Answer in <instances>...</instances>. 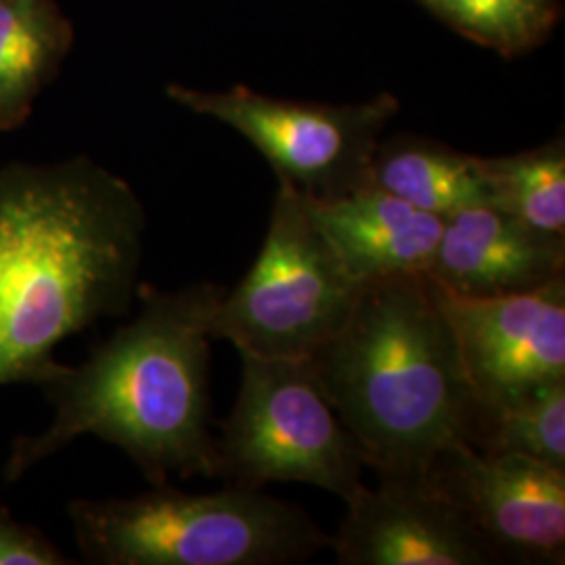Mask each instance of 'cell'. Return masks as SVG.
<instances>
[{
	"mask_svg": "<svg viewBox=\"0 0 565 565\" xmlns=\"http://www.w3.org/2000/svg\"><path fill=\"white\" fill-rule=\"evenodd\" d=\"M345 505L329 545L340 565L503 564L463 507L429 478H380Z\"/></svg>",
	"mask_w": 565,
	"mask_h": 565,
	"instance_id": "30bf717a",
	"label": "cell"
},
{
	"mask_svg": "<svg viewBox=\"0 0 565 565\" xmlns=\"http://www.w3.org/2000/svg\"><path fill=\"white\" fill-rule=\"evenodd\" d=\"M55 0H0V130L28 120L72 46Z\"/></svg>",
	"mask_w": 565,
	"mask_h": 565,
	"instance_id": "4fadbf2b",
	"label": "cell"
},
{
	"mask_svg": "<svg viewBox=\"0 0 565 565\" xmlns=\"http://www.w3.org/2000/svg\"><path fill=\"white\" fill-rule=\"evenodd\" d=\"M371 184L440 218L490 205L480 158L434 142L404 139L377 147Z\"/></svg>",
	"mask_w": 565,
	"mask_h": 565,
	"instance_id": "5bb4252c",
	"label": "cell"
},
{
	"mask_svg": "<svg viewBox=\"0 0 565 565\" xmlns=\"http://www.w3.org/2000/svg\"><path fill=\"white\" fill-rule=\"evenodd\" d=\"M427 275L467 298L527 294L564 277L565 237L536 231L490 205L469 207L445 218Z\"/></svg>",
	"mask_w": 565,
	"mask_h": 565,
	"instance_id": "8fae6325",
	"label": "cell"
},
{
	"mask_svg": "<svg viewBox=\"0 0 565 565\" xmlns=\"http://www.w3.org/2000/svg\"><path fill=\"white\" fill-rule=\"evenodd\" d=\"M308 366L377 478H427L471 440L480 404L427 273L366 282Z\"/></svg>",
	"mask_w": 565,
	"mask_h": 565,
	"instance_id": "3957f363",
	"label": "cell"
},
{
	"mask_svg": "<svg viewBox=\"0 0 565 565\" xmlns=\"http://www.w3.org/2000/svg\"><path fill=\"white\" fill-rule=\"evenodd\" d=\"M427 478L463 507L503 564H564L565 469L459 443Z\"/></svg>",
	"mask_w": 565,
	"mask_h": 565,
	"instance_id": "9c48e42d",
	"label": "cell"
},
{
	"mask_svg": "<svg viewBox=\"0 0 565 565\" xmlns=\"http://www.w3.org/2000/svg\"><path fill=\"white\" fill-rule=\"evenodd\" d=\"M55 543L34 525L21 524L0 505V565H70Z\"/></svg>",
	"mask_w": 565,
	"mask_h": 565,
	"instance_id": "ac0fdd59",
	"label": "cell"
},
{
	"mask_svg": "<svg viewBox=\"0 0 565 565\" xmlns=\"http://www.w3.org/2000/svg\"><path fill=\"white\" fill-rule=\"evenodd\" d=\"M302 198L312 223L354 281L366 285L429 273L445 218L375 184L335 198Z\"/></svg>",
	"mask_w": 565,
	"mask_h": 565,
	"instance_id": "7c38bea8",
	"label": "cell"
},
{
	"mask_svg": "<svg viewBox=\"0 0 565 565\" xmlns=\"http://www.w3.org/2000/svg\"><path fill=\"white\" fill-rule=\"evenodd\" d=\"M490 207L548 235L565 237L564 142L507 158H480Z\"/></svg>",
	"mask_w": 565,
	"mask_h": 565,
	"instance_id": "9a60e30c",
	"label": "cell"
},
{
	"mask_svg": "<svg viewBox=\"0 0 565 565\" xmlns=\"http://www.w3.org/2000/svg\"><path fill=\"white\" fill-rule=\"evenodd\" d=\"M431 282L480 406L511 403L565 380V275L499 298L457 296Z\"/></svg>",
	"mask_w": 565,
	"mask_h": 565,
	"instance_id": "ba28073f",
	"label": "cell"
},
{
	"mask_svg": "<svg viewBox=\"0 0 565 565\" xmlns=\"http://www.w3.org/2000/svg\"><path fill=\"white\" fill-rule=\"evenodd\" d=\"M242 356V385L216 438V478L264 490L300 482L354 501L363 450L315 382L308 361Z\"/></svg>",
	"mask_w": 565,
	"mask_h": 565,
	"instance_id": "8992f818",
	"label": "cell"
},
{
	"mask_svg": "<svg viewBox=\"0 0 565 565\" xmlns=\"http://www.w3.org/2000/svg\"><path fill=\"white\" fill-rule=\"evenodd\" d=\"M469 446L565 469V380L541 385L511 403L480 406Z\"/></svg>",
	"mask_w": 565,
	"mask_h": 565,
	"instance_id": "2e32d148",
	"label": "cell"
},
{
	"mask_svg": "<svg viewBox=\"0 0 565 565\" xmlns=\"http://www.w3.org/2000/svg\"><path fill=\"white\" fill-rule=\"evenodd\" d=\"M67 515L86 564L289 565L331 545L302 507L237 486H153L132 499H78Z\"/></svg>",
	"mask_w": 565,
	"mask_h": 565,
	"instance_id": "277c9868",
	"label": "cell"
},
{
	"mask_svg": "<svg viewBox=\"0 0 565 565\" xmlns=\"http://www.w3.org/2000/svg\"><path fill=\"white\" fill-rule=\"evenodd\" d=\"M364 285L343 268L312 223L302 191L279 179L258 258L210 319V338L239 354L308 361L354 310Z\"/></svg>",
	"mask_w": 565,
	"mask_h": 565,
	"instance_id": "5b68a950",
	"label": "cell"
},
{
	"mask_svg": "<svg viewBox=\"0 0 565 565\" xmlns=\"http://www.w3.org/2000/svg\"><path fill=\"white\" fill-rule=\"evenodd\" d=\"M471 41L503 55L522 53L543 39L551 0H419Z\"/></svg>",
	"mask_w": 565,
	"mask_h": 565,
	"instance_id": "e0dca14e",
	"label": "cell"
},
{
	"mask_svg": "<svg viewBox=\"0 0 565 565\" xmlns=\"http://www.w3.org/2000/svg\"><path fill=\"white\" fill-rule=\"evenodd\" d=\"M226 287L195 282L177 291L139 285L141 312L82 364H63L41 385L53 424L13 440L9 484L81 436L118 446L151 486L170 478H216L210 401V319Z\"/></svg>",
	"mask_w": 565,
	"mask_h": 565,
	"instance_id": "7a4b0ae2",
	"label": "cell"
},
{
	"mask_svg": "<svg viewBox=\"0 0 565 565\" xmlns=\"http://www.w3.org/2000/svg\"><path fill=\"white\" fill-rule=\"evenodd\" d=\"M166 93L184 109L237 130L279 179L312 198H335L371 184L377 137L398 111L392 95L323 105L266 97L243 84L221 93L170 84Z\"/></svg>",
	"mask_w": 565,
	"mask_h": 565,
	"instance_id": "52a82bcc",
	"label": "cell"
},
{
	"mask_svg": "<svg viewBox=\"0 0 565 565\" xmlns=\"http://www.w3.org/2000/svg\"><path fill=\"white\" fill-rule=\"evenodd\" d=\"M145 226L135 189L88 158L0 170V387H41L61 342L128 312Z\"/></svg>",
	"mask_w": 565,
	"mask_h": 565,
	"instance_id": "6da1fadb",
	"label": "cell"
}]
</instances>
